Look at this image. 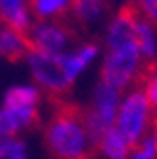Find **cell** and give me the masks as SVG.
I'll use <instances>...</instances> for the list:
<instances>
[{
	"label": "cell",
	"mask_w": 157,
	"mask_h": 159,
	"mask_svg": "<svg viewBox=\"0 0 157 159\" xmlns=\"http://www.w3.org/2000/svg\"><path fill=\"white\" fill-rule=\"evenodd\" d=\"M99 150L104 152L110 159H125L127 157V152H129V146L125 144V140L121 138V134L117 133V129L112 127L102 136Z\"/></svg>",
	"instance_id": "9a60e30c"
},
{
	"label": "cell",
	"mask_w": 157,
	"mask_h": 159,
	"mask_svg": "<svg viewBox=\"0 0 157 159\" xmlns=\"http://www.w3.org/2000/svg\"><path fill=\"white\" fill-rule=\"evenodd\" d=\"M70 0H30L29 2V11L36 17V21H47V19L61 17L66 13Z\"/></svg>",
	"instance_id": "7c38bea8"
},
{
	"label": "cell",
	"mask_w": 157,
	"mask_h": 159,
	"mask_svg": "<svg viewBox=\"0 0 157 159\" xmlns=\"http://www.w3.org/2000/svg\"><path fill=\"white\" fill-rule=\"evenodd\" d=\"M136 46L142 57H146L148 61L155 57V34H153V27L144 15L138 17L136 23Z\"/></svg>",
	"instance_id": "5bb4252c"
},
{
	"label": "cell",
	"mask_w": 157,
	"mask_h": 159,
	"mask_svg": "<svg viewBox=\"0 0 157 159\" xmlns=\"http://www.w3.org/2000/svg\"><path fill=\"white\" fill-rule=\"evenodd\" d=\"M140 15H142V11L138 10V6L134 2H129V4L121 6V10L117 11L115 19L110 23L108 34H106V42H108L110 51L123 49V48H129V46H136V23H138Z\"/></svg>",
	"instance_id": "8992f818"
},
{
	"label": "cell",
	"mask_w": 157,
	"mask_h": 159,
	"mask_svg": "<svg viewBox=\"0 0 157 159\" xmlns=\"http://www.w3.org/2000/svg\"><path fill=\"white\" fill-rule=\"evenodd\" d=\"M66 11L68 13H65V17L78 30V27H83L102 17L106 11V0H70Z\"/></svg>",
	"instance_id": "9c48e42d"
},
{
	"label": "cell",
	"mask_w": 157,
	"mask_h": 159,
	"mask_svg": "<svg viewBox=\"0 0 157 159\" xmlns=\"http://www.w3.org/2000/svg\"><path fill=\"white\" fill-rule=\"evenodd\" d=\"M117 102H119V95L117 91L106 84H99L95 91V104L91 110L101 117V121L110 129L115 123V112H117Z\"/></svg>",
	"instance_id": "30bf717a"
},
{
	"label": "cell",
	"mask_w": 157,
	"mask_h": 159,
	"mask_svg": "<svg viewBox=\"0 0 157 159\" xmlns=\"http://www.w3.org/2000/svg\"><path fill=\"white\" fill-rule=\"evenodd\" d=\"M0 159H29L23 140L6 136L0 140Z\"/></svg>",
	"instance_id": "2e32d148"
},
{
	"label": "cell",
	"mask_w": 157,
	"mask_h": 159,
	"mask_svg": "<svg viewBox=\"0 0 157 159\" xmlns=\"http://www.w3.org/2000/svg\"><path fill=\"white\" fill-rule=\"evenodd\" d=\"M76 38H80L78 30L65 17V13L61 17H55L53 21L30 23V29H29V40H30L32 51L59 55L70 40H76Z\"/></svg>",
	"instance_id": "3957f363"
},
{
	"label": "cell",
	"mask_w": 157,
	"mask_h": 159,
	"mask_svg": "<svg viewBox=\"0 0 157 159\" xmlns=\"http://www.w3.org/2000/svg\"><path fill=\"white\" fill-rule=\"evenodd\" d=\"M30 0H0V23L13 29L15 32L29 36L30 29Z\"/></svg>",
	"instance_id": "52a82bcc"
},
{
	"label": "cell",
	"mask_w": 157,
	"mask_h": 159,
	"mask_svg": "<svg viewBox=\"0 0 157 159\" xmlns=\"http://www.w3.org/2000/svg\"><path fill=\"white\" fill-rule=\"evenodd\" d=\"M134 4L150 23L157 25V0H134Z\"/></svg>",
	"instance_id": "e0dca14e"
},
{
	"label": "cell",
	"mask_w": 157,
	"mask_h": 159,
	"mask_svg": "<svg viewBox=\"0 0 157 159\" xmlns=\"http://www.w3.org/2000/svg\"><path fill=\"white\" fill-rule=\"evenodd\" d=\"M29 66H30L34 80L46 89L49 102L68 98L74 80L68 76L61 55L30 51L29 53Z\"/></svg>",
	"instance_id": "7a4b0ae2"
},
{
	"label": "cell",
	"mask_w": 157,
	"mask_h": 159,
	"mask_svg": "<svg viewBox=\"0 0 157 159\" xmlns=\"http://www.w3.org/2000/svg\"><path fill=\"white\" fill-rule=\"evenodd\" d=\"M30 51L32 46L29 36L19 34L6 25L0 29V57L8 59L10 63H19L25 57H29Z\"/></svg>",
	"instance_id": "ba28073f"
},
{
	"label": "cell",
	"mask_w": 157,
	"mask_h": 159,
	"mask_svg": "<svg viewBox=\"0 0 157 159\" xmlns=\"http://www.w3.org/2000/svg\"><path fill=\"white\" fill-rule=\"evenodd\" d=\"M148 119H150V106L146 101V95L142 89H134L121 104L119 114H117V125H115L117 133L121 134L129 150H132L138 144L140 136L146 131Z\"/></svg>",
	"instance_id": "277c9868"
},
{
	"label": "cell",
	"mask_w": 157,
	"mask_h": 159,
	"mask_svg": "<svg viewBox=\"0 0 157 159\" xmlns=\"http://www.w3.org/2000/svg\"><path fill=\"white\" fill-rule=\"evenodd\" d=\"M96 51H99V48H96L95 44H87L83 46L82 49H78L76 53H66V55H61L63 57V65L68 72V76L72 80H76V76L80 74L93 59L96 55Z\"/></svg>",
	"instance_id": "8fae6325"
},
{
	"label": "cell",
	"mask_w": 157,
	"mask_h": 159,
	"mask_svg": "<svg viewBox=\"0 0 157 159\" xmlns=\"http://www.w3.org/2000/svg\"><path fill=\"white\" fill-rule=\"evenodd\" d=\"M40 102V93L34 87L19 85L11 87L4 95V108H23V106H38Z\"/></svg>",
	"instance_id": "4fadbf2b"
},
{
	"label": "cell",
	"mask_w": 157,
	"mask_h": 159,
	"mask_svg": "<svg viewBox=\"0 0 157 159\" xmlns=\"http://www.w3.org/2000/svg\"><path fill=\"white\" fill-rule=\"evenodd\" d=\"M138 65H140V51L136 46L110 51L104 59L102 72H101L102 84L114 87L115 91L125 89L134 78Z\"/></svg>",
	"instance_id": "5b68a950"
},
{
	"label": "cell",
	"mask_w": 157,
	"mask_h": 159,
	"mask_svg": "<svg viewBox=\"0 0 157 159\" xmlns=\"http://www.w3.org/2000/svg\"><path fill=\"white\" fill-rule=\"evenodd\" d=\"M53 114L46 129V148L55 159H95L87 125L85 108L68 98L53 101Z\"/></svg>",
	"instance_id": "6da1fadb"
}]
</instances>
